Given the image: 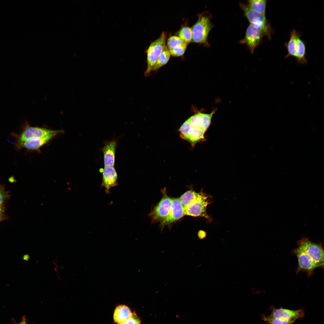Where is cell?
<instances>
[{
	"label": "cell",
	"instance_id": "6da1fadb",
	"mask_svg": "<svg viewBox=\"0 0 324 324\" xmlns=\"http://www.w3.org/2000/svg\"><path fill=\"white\" fill-rule=\"evenodd\" d=\"M60 130H55L45 128L32 127L28 122L25 121L21 127L19 134L12 133V136L15 138L16 142H22L28 140L40 138L59 132Z\"/></svg>",
	"mask_w": 324,
	"mask_h": 324
},
{
	"label": "cell",
	"instance_id": "7a4b0ae2",
	"mask_svg": "<svg viewBox=\"0 0 324 324\" xmlns=\"http://www.w3.org/2000/svg\"><path fill=\"white\" fill-rule=\"evenodd\" d=\"M241 6L250 24L260 29L268 38L271 39L273 31L267 20L265 14L252 10L248 5L242 4H241Z\"/></svg>",
	"mask_w": 324,
	"mask_h": 324
},
{
	"label": "cell",
	"instance_id": "3957f363",
	"mask_svg": "<svg viewBox=\"0 0 324 324\" xmlns=\"http://www.w3.org/2000/svg\"><path fill=\"white\" fill-rule=\"evenodd\" d=\"M166 34L163 32L160 36L152 42L149 45L146 51L147 66L144 73L145 76H148L150 74L161 53L166 46Z\"/></svg>",
	"mask_w": 324,
	"mask_h": 324
},
{
	"label": "cell",
	"instance_id": "277c9868",
	"mask_svg": "<svg viewBox=\"0 0 324 324\" xmlns=\"http://www.w3.org/2000/svg\"><path fill=\"white\" fill-rule=\"evenodd\" d=\"M213 27L208 15L204 14H200L197 21L191 28L193 34L192 41L196 43L207 44L208 35Z\"/></svg>",
	"mask_w": 324,
	"mask_h": 324
},
{
	"label": "cell",
	"instance_id": "5b68a950",
	"mask_svg": "<svg viewBox=\"0 0 324 324\" xmlns=\"http://www.w3.org/2000/svg\"><path fill=\"white\" fill-rule=\"evenodd\" d=\"M212 201L211 195L202 192L199 193L196 199L184 210L185 215L202 217L210 220L211 219L207 213L206 208Z\"/></svg>",
	"mask_w": 324,
	"mask_h": 324
},
{
	"label": "cell",
	"instance_id": "8992f818",
	"mask_svg": "<svg viewBox=\"0 0 324 324\" xmlns=\"http://www.w3.org/2000/svg\"><path fill=\"white\" fill-rule=\"evenodd\" d=\"M301 247L315 263L317 267L324 266V250L321 246L304 238L298 242Z\"/></svg>",
	"mask_w": 324,
	"mask_h": 324
},
{
	"label": "cell",
	"instance_id": "52a82bcc",
	"mask_svg": "<svg viewBox=\"0 0 324 324\" xmlns=\"http://www.w3.org/2000/svg\"><path fill=\"white\" fill-rule=\"evenodd\" d=\"M63 130L56 133L52 134L45 136L37 138L28 140L22 142L15 143V148L19 150L22 148L28 150L36 151L40 152V148L49 142L58 135L64 132Z\"/></svg>",
	"mask_w": 324,
	"mask_h": 324
},
{
	"label": "cell",
	"instance_id": "ba28073f",
	"mask_svg": "<svg viewBox=\"0 0 324 324\" xmlns=\"http://www.w3.org/2000/svg\"><path fill=\"white\" fill-rule=\"evenodd\" d=\"M172 199L166 193H164L161 200L150 214L154 222L162 221L169 214L172 207Z\"/></svg>",
	"mask_w": 324,
	"mask_h": 324
},
{
	"label": "cell",
	"instance_id": "9c48e42d",
	"mask_svg": "<svg viewBox=\"0 0 324 324\" xmlns=\"http://www.w3.org/2000/svg\"><path fill=\"white\" fill-rule=\"evenodd\" d=\"M264 36L260 29L250 24L246 29L244 38L241 42L246 44L251 53L253 54Z\"/></svg>",
	"mask_w": 324,
	"mask_h": 324
},
{
	"label": "cell",
	"instance_id": "30bf717a",
	"mask_svg": "<svg viewBox=\"0 0 324 324\" xmlns=\"http://www.w3.org/2000/svg\"><path fill=\"white\" fill-rule=\"evenodd\" d=\"M304 311L302 309L292 310L283 308H273L268 318L280 319L294 322L296 320L301 319L304 316Z\"/></svg>",
	"mask_w": 324,
	"mask_h": 324
},
{
	"label": "cell",
	"instance_id": "8fae6325",
	"mask_svg": "<svg viewBox=\"0 0 324 324\" xmlns=\"http://www.w3.org/2000/svg\"><path fill=\"white\" fill-rule=\"evenodd\" d=\"M293 253L296 255L298 262L297 273L301 271H305L310 274L317 268L315 263L301 247L298 246V248L294 250Z\"/></svg>",
	"mask_w": 324,
	"mask_h": 324
},
{
	"label": "cell",
	"instance_id": "7c38bea8",
	"mask_svg": "<svg viewBox=\"0 0 324 324\" xmlns=\"http://www.w3.org/2000/svg\"><path fill=\"white\" fill-rule=\"evenodd\" d=\"M185 213L179 198L172 199V205L168 215L160 222L161 228L182 218Z\"/></svg>",
	"mask_w": 324,
	"mask_h": 324
},
{
	"label": "cell",
	"instance_id": "4fadbf2b",
	"mask_svg": "<svg viewBox=\"0 0 324 324\" xmlns=\"http://www.w3.org/2000/svg\"><path fill=\"white\" fill-rule=\"evenodd\" d=\"M117 174L113 166H104L103 170L102 185L104 187L106 193L112 187L117 185Z\"/></svg>",
	"mask_w": 324,
	"mask_h": 324
},
{
	"label": "cell",
	"instance_id": "5bb4252c",
	"mask_svg": "<svg viewBox=\"0 0 324 324\" xmlns=\"http://www.w3.org/2000/svg\"><path fill=\"white\" fill-rule=\"evenodd\" d=\"M116 142L112 140L104 146L103 149L104 166H113L114 165Z\"/></svg>",
	"mask_w": 324,
	"mask_h": 324
},
{
	"label": "cell",
	"instance_id": "9a60e30c",
	"mask_svg": "<svg viewBox=\"0 0 324 324\" xmlns=\"http://www.w3.org/2000/svg\"><path fill=\"white\" fill-rule=\"evenodd\" d=\"M130 308L124 305H120L115 308L113 316L114 322L118 324H122L131 317L132 315Z\"/></svg>",
	"mask_w": 324,
	"mask_h": 324
},
{
	"label": "cell",
	"instance_id": "2e32d148",
	"mask_svg": "<svg viewBox=\"0 0 324 324\" xmlns=\"http://www.w3.org/2000/svg\"><path fill=\"white\" fill-rule=\"evenodd\" d=\"M300 34L295 30H293L290 33V38L289 41L285 44V46L287 50V53L285 58H287L290 56L296 58L297 53V40Z\"/></svg>",
	"mask_w": 324,
	"mask_h": 324
},
{
	"label": "cell",
	"instance_id": "e0dca14e",
	"mask_svg": "<svg viewBox=\"0 0 324 324\" xmlns=\"http://www.w3.org/2000/svg\"><path fill=\"white\" fill-rule=\"evenodd\" d=\"M205 132L201 128H191L189 130L186 139L194 146L195 144L205 139Z\"/></svg>",
	"mask_w": 324,
	"mask_h": 324
},
{
	"label": "cell",
	"instance_id": "ac0fdd59",
	"mask_svg": "<svg viewBox=\"0 0 324 324\" xmlns=\"http://www.w3.org/2000/svg\"><path fill=\"white\" fill-rule=\"evenodd\" d=\"M297 62L298 64H306L307 61L305 57L306 53V45L304 41L301 38L300 35L297 38Z\"/></svg>",
	"mask_w": 324,
	"mask_h": 324
},
{
	"label": "cell",
	"instance_id": "d6986e66",
	"mask_svg": "<svg viewBox=\"0 0 324 324\" xmlns=\"http://www.w3.org/2000/svg\"><path fill=\"white\" fill-rule=\"evenodd\" d=\"M199 193H197L193 190H188L179 198L180 201L184 210L196 199Z\"/></svg>",
	"mask_w": 324,
	"mask_h": 324
},
{
	"label": "cell",
	"instance_id": "ffe728a7",
	"mask_svg": "<svg viewBox=\"0 0 324 324\" xmlns=\"http://www.w3.org/2000/svg\"><path fill=\"white\" fill-rule=\"evenodd\" d=\"M248 6L252 10L265 14L267 1L265 0H250L248 1Z\"/></svg>",
	"mask_w": 324,
	"mask_h": 324
},
{
	"label": "cell",
	"instance_id": "44dd1931",
	"mask_svg": "<svg viewBox=\"0 0 324 324\" xmlns=\"http://www.w3.org/2000/svg\"><path fill=\"white\" fill-rule=\"evenodd\" d=\"M170 54L166 46L164 48L161 53L152 70L157 71L160 67L166 64L169 61Z\"/></svg>",
	"mask_w": 324,
	"mask_h": 324
},
{
	"label": "cell",
	"instance_id": "7402d4cb",
	"mask_svg": "<svg viewBox=\"0 0 324 324\" xmlns=\"http://www.w3.org/2000/svg\"><path fill=\"white\" fill-rule=\"evenodd\" d=\"M178 37L187 43L192 41V31L191 28L189 27H182L178 31Z\"/></svg>",
	"mask_w": 324,
	"mask_h": 324
},
{
	"label": "cell",
	"instance_id": "603a6c76",
	"mask_svg": "<svg viewBox=\"0 0 324 324\" xmlns=\"http://www.w3.org/2000/svg\"><path fill=\"white\" fill-rule=\"evenodd\" d=\"M188 119L191 128H202L203 121L199 112H198Z\"/></svg>",
	"mask_w": 324,
	"mask_h": 324
},
{
	"label": "cell",
	"instance_id": "cb8c5ba5",
	"mask_svg": "<svg viewBox=\"0 0 324 324\" xmlns=\"http://www.w3.org/2000/svg\"><path fill=\"white\" fill-rule=\"evenodd\" d=\"M188 44L177 36H171L168 39L166 46L168 50L177 46Z\"/></svg>",
	"mask_w": 324,
	"mask_h": 324
},
{
	"label": "cell",
	"instance_id": "d4e9b609",
	"mask_svg": "<svg viewBox=\"0 0 324 324\" xmlns=\"http://www.w3.org/2000/svg\"><path fill=\"white\" fill-rule=\"evenodd\" d=\"M215 111L216 110H214L209 114L203 113L200 112L203 121V125L202 128L205 132L211 124L212 116L215 113Z\"/></svg>",
	"mask_w": 324,
	"mask_h": 324
},
{
	"label": "cell",
	"instance_id": "484cf974",
	"mask_svg": "<svg viewBox=\"0 0 324 324\" xmlns=\"http://www.w3.org/2000/svg\"><path fill=\"white\" fill-rule=\"evenodd\" d=\"M187 45L177 46L169 50L170 55L174 56H182L185 52Z\"/></svg>",
	"mask_w": 324,
	"mask_h": 324
},
{
	"label": "cell",
	"instance_id": "4316f807",
	"mask_svg": "<svg viewBox=\"0 0 324 324\" xmlns=\"http://www.w3.org/2000/svg\"><path fill=\"white\" fill-rule=\"evenodd\" d=\"M262 319L266 322L267 324H293V322L287 320L276 318H268L263 315H262Z\"/></svg>",
	"mask_w": 324,
	"mask_h": 324
},
{
	"label": "cell",
	"instance_id": "83f0119b",
	"mask_svg": "<svg viewBox=\"0 0 324 324\" xmlns=\"http://www.w3.org/2000/svg\"><path fill=\"white\" fill-rule=\"evenodd\" d=\"M191 128L188 119L186 120L179 129L180 137L183 139L186 140L189 131Z\"/></svg>",
	"mask_w": 324,
	"mask_h": 324
},
{
	"label": "cell",
	"instance_id": "f1b7e54d",
	"mask_svg": "<svg viewBox=\"0 0 324 324\" xmlns=\"http://www.w3.org/2000/svg\"><path fill=\"white\" fill-rule=\"evenodd\" d=\"M10 197L8 192L5 190V186L0 184V205H3Z\"/></svg>",
	"mask_w": 324,
	"mask_h": 324
},
{
	"label": "cell",
	"instance_id": "f546056e",
	"mask_svg": "<svg viewBox=\"0 0 324 324\" xmlns=\"http://www.w3.org/2000/svg\"><path fill=\"white\" fill-rule=\"evenodd\" d=\"M141 321L135 312L133 313L131 317L122 324H140Z\"/></svg>",
	"mask_w": 324,
	"mask_h": 324
},
{
	"label": "cell",
	"instance_id": "4dcf8cb0",
	"mask_svg": "<svg viewBox=\"0 0 324 324\" xmlns=\"http://www.w3.org/2000/svg\"><path fill=\"white\" fill-rule=\"evenodd\" d=\"M206 232L203 230H200L198 232V236L200 239H203L206 237Z\"/></svg>",
	"mask_w": 324,
	"mask_h": 324
},
{
	"label": "cell",
	"instance_id": "1f68e13d",
	"mask_svg": "<svg viewBox=\"0 0 324 324\" xmlns=\"http://www.w3.org/2000/svg\"><path fill=\"white\" fill-rule=\"evenodd\" d=\"M7 218V217L4 213H0V222Z\"/></svg>",
	"mask_w": 324,
	"mask_h": 324
},
{
	"label": "cell",
	"instance_id": "d6a6232c",
	"mask_svg": "<svg viewBox=\"0 0 324 324\" xmlns=\"http://www.w3.org/2000/svg\"><path fill=\"white\" fill-rule=\"evenodd\" d=\"M5 211V207L3 205H0V213H4Z\"/></svg>",
	"mask_w": 324,
	"mask_h": 324
},
{
	"label": "cell",
	"instance_id": "836d02e7",
	"mask_svg": "<svg viewBox=\"0 0 324 324\" xmlns=\"http://www.w3.org/2000/svg\"><path fill=\"white\" fill-rule=\"evenodd\" d=\"M16 324H27L26 321V319L25 317H23V319L22 321L20 323H16Z\"/></svg>",
	"mask_w": 324,
	"mask_h": 324
},
{
	"label": "cell",
	"instance_id": "e575fe53",
	"mask_svg": "<svg viewBox=\"0 0 324 324\" xmlns=\"http://www.w3.org/2000/svg\"><path fill=\"white\" fill-rule=\"evenodd\" d=\"M23 257V259L26 260H28L29 259V256L28 255H25Z\"/></svg>",
	"mask_w": 324,
	"mask_h": 324
}]
</instances>
